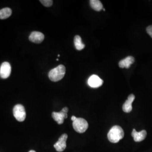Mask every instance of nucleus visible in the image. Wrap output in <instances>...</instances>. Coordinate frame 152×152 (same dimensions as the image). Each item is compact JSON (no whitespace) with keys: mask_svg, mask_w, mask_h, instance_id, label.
Listing matches in <instances>:
<instances>
[{"mask_svg":"<svg viewBox=\"0 0 152 152\" xmlns=\"http://www.w3.org/2000/svg\"><path fill=\"white\" fill-rule=\"evenodd\" d=\"M29 152H36V151H30Z\"/></svg>","mask_w":152,"mask_h":152,"instance_id":"aec40b11","label":"nucleus"},{"mask_svg":"<svg viewBox=\"0 0 152 152\" xmlns=\"http://www.w3.org/2000/svg\"><path fill=\"white\" fill-rule=\"evenodd\" d=\"M13 114L18 121L23 122L26 117V110L23 105L21 104H17L13 109Z\"/></svg>","mask_w":152,"mask_h":152,"instance_id":"20e7f679","label":"nucleus"},{"mask_svg":"<svg viewBox=\"0 0 152 152\" xmlns=\"http://www.w3.org/2000/svg\"><path fill=\"white\" fill-rule=\"evenodd\" d=\"M45 36L43 33L39 32L34 31L31 33L29 39L30 41L36 44H40L44 41Z\"/></svg>","mask_w":152,"mask_h":152,"instance_id":"6e6552de","label":"nucleus"},{"mask_svg":"<svg viewBox=\"0 0 152 152\" xmlns=\"http://www.w3.org/2000/svg\"><path fill=\"white\" fill-rule=\"evenodd\" d=\"M103 83V81L96 75L90 76L88 80V85L92 88L100 87Z\"/></svg>","mask_w":152,"mask_h":152,"instance_id":"0eeeda50","label":"nucleus"},{"mask_svg":"<svg viewBox=\"0 0 152 152\" xmlns=\"http://www.w3.org/2000/svg\"><path fill=\"white\" fill-rule=\"evenodd\" d=\"M61 111H62L63 112H64V113H67L68 112V108L67 107H64V108H63L61 109Z\"/></svg>","mask_w":152,"mask_h":152,"instance_id":"a211bd4d","label":"nucleus"},{"mask_svg":"<svg viewBox=\"0 0 152 152\" xmlns=\"http://www.w3.org/2000/svg\"><path fill=\"white\" fill-rule=\"evenodd\" d=\"M135 99V96L134 94H131L129 96L128 99L126 100L125 103L122 106V109L125 113H130L131 112L132 109V104L134 101Z\"/></svg>","mask_w":152,"mask_h":152,"instance_id":"1a4fd4ad","label":"nucleus"},{"mask_svg":"<svg viewBox=\"0 0 152 152\" xmlns=\"http://www.w3.org/2000/svg\"><path fill=\"white\" fill-rule=\"evenodd\" d=\"M11 67L10 64L8 62H4L0 67V77L3 78H7L10 76Z\"/></svg>","mask_w":152,"mask_h":152,"instance_id":"423d86ee","label":"nucleus"},{"mask_svg":"<svg viewBox=\"0 0 152 152\" xmlns=\"http://www.w3.org/2000/svg\"><path fill=\"white\" fill-rule=\"evenodd\" d=\"M147 32L148 34L152 38V26H149L147 28Z\"/></svg>","mask_w":152,"mask_h":152,"instance_id":"f3484780","label":"nucleus"},{"mask_svg":"<svg viewBox=\"0 0 152 152\" xmlns=\"http://www.w3.org/2000/svg\"><path fill=\"white\" fill-rule=\"evenodd\" d=\"M103 9L104 11H105V9H104V8H103Z\"/></svg>","mask_w":152,"mask_h":152,"instance_id":"412c9836","label":"nucleus"},{"mask_svg":"<svg viewBox=\"0 0 152 152\" xmlns=\"http://www.w3.org/2000/svg\"><path fill=\"white\" fill-rule=\"evenodd\" d=\"M68 138V135L66 134H63L54 145L55 149L57 152H61L64 151L66 147V141Z\"/></svg>","mask_w":152,"mask_h":152,"instance_id":"39448f33","label":"nucleus"},{"mask_svg":"<svg viewBox=\"0 0 152 152\" xmlns=\"http://www.w3.org/2000/svg\"><path fill=\"white\" fill-rule=\"evenodd\" d=\"M73 127L76 132L78 133H83L87 130L88 124L87 121L82 118H77L73 122Z\"/></svg>","mask_w":152,"mask_h":152,"instance_id":"7ed1b4c3","label":"nucleus"},{"mask_svg":"<svg viewBox=\"0 0 152 152\" xmlns=\"http://www.w3.org/2000/svg\"><path fill=\"white\" fill-rule=\"evenodd\" d=\"M65 67L63 65H58L57 67L49 72V79L53 82H58L61 80L65 74Z\"/></svg>","mask_w":152,"mask_h":152,"instance_id":"f03ea898","label":"nucleus"},{"mask_svg":"<svg viewBox=\"0 0 152 152\" xmlns=\"http://www.w3.org/2000/svg\"><path fill=\"white\" fill-rule=\"evenodd\" d=\"M147 134V131L145 130H142L140 132H137L135 129H133L131 133V135L134 137V141L136 142L143 141L145 139Z\"/></svg>","mask_w":152,"mask_h":152,"instance_id":"9d476101","label":"nucleus"},{"mask_svg":"<svg viewBox=\"0 0 152 152\" xmlns=\"http://www.w3.org/2000/svg\"><path fill=\"white\" fill-rule=\"evenodd\" d=\"M74 44L75 48L77 50H82L85 48V45L82 42V39L81 37L78 35H77L74 38Z\"/></svg>","mask_w":152,"mask_h":152,"instance_id":"4468645a","label":"nucleus"},{"mask_svg":"<svg viewBox=\"0 0 152 152\" xmlns=\"http://www.w3.org/2000/svg\"><path fill=\"white\" fill-rule=\"evenodd\" d=\"M124 137V131L121 127L118 125L113 126L108 133L109 141L112 143H117Z\"/></svg>","mask_w":152,"mask_h":152,"instance_id":"f257e3e1","label":"nucleus"},{"mask_svg":"<svg viewBox=\"0 0 152 152\" xmlns=\"http://www.w3.org/2000/svg\"><path fill=\"white\" fill-rule=\"evenodd\" d=\"M40 2L46 7H50L53 4L52 0H41Z\"/></svg>","mask_w":152,"mask_h":152,"instance_id":"dca6fc26","label":"nucleus"},{"mask_svg":"<svg viewBox=\"0 0 152 152\" xmlns=\"http://www.w3.org/2000/svg\"><path fill=\"white\" fill-rule=\"evenodd\" d=\"M90 4L92 9L95 11H100L103 9L102 3L99 0H91L90 1Z\"/></svg>","mask_w":152,"mask_h":152,"instance_id":"ddd939ff","label":"nucleus"},{"mask_svg":"<svg viewBox=\"0 0 152 152\" xmlns=\"http://www.w3.org/2000/svg\"><path fill=\"white\" fill-rule=\"evenodd\" d=\"M12 10L9 7H5L0 10V19H5L11 16Z\"/></svg>","mask_w":152,"mask_h":152,"instance_id":"2eb2a0df","label":"nucleus"},{"mask_svg":"<svg viewBox=\"0 0 152 152\" xmlns=\"http://www.w3.org/2000/svg\"><path fill=\"white\" fill-rule=\"evenodd\" d=\"M135 61V58L133 56H129L124 59L121 60L119 62V66L121 68H129L131 64Z\"/></svg>","mask_w":152,"mask_h":152,"instance_id":"f8f14e48","label":"nucleus"},{"mask_svg":"<svg viewBox=\"0 0 152 152\" xmlns=\"http://www.w3.org/2000/svg\"><path fill=\"white\" fill-rule=\"evenodd\" d=\"M67 117V113H65L62 111H60L59 112H54L52 113V117L59 125L63 124L64 123V119L66 118Z\"/></svg>","mask_w":152,"mask_h":152,"instance_id":"9b49d317","label":"nucleus"},{"mask_svg":"<svg viewBox=\"0 0 152 152\" xmlns=\"http://www.w3.org/2000/svg\"><path fill=\"white\" fill-rule=\"evenodd\" d=\"M76 118H77V117H76L74 116V115H73V116L72 117V118H71V120L73 122V121H75L76 120Z\"/></svg>","mask_w":152,"mask_h":152,"instance_id":"6ab92c4d","label":"nucleus"}]
</instances>
